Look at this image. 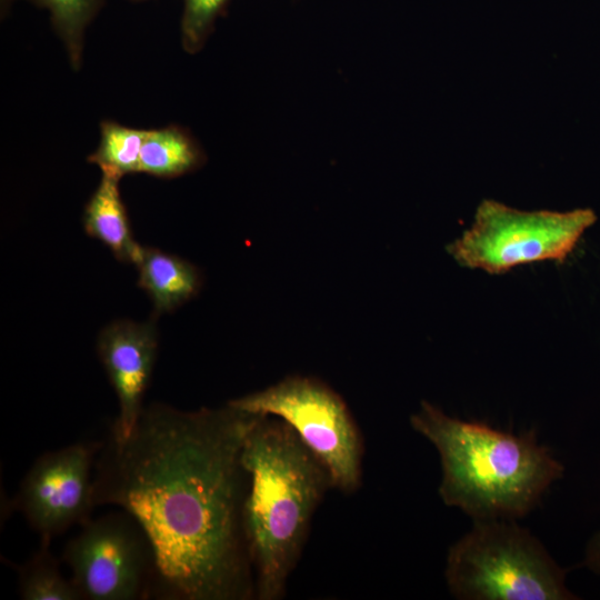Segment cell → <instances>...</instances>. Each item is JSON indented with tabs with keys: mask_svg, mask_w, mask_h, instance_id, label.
I'll list each match as a JSON object with an SVG mask.
<instances>
[{
	"mask_svg": "<svg viewBox=\"0 0 600 600\" xmlns=\"http://www.w3.org/2000/svg\"><path fill=\"white\" fill-rule=\"evenodd\" d=\"M258 416L228 403L183 411L157 402L127 438L100 442L94 503L121 508L143 530L154 556L151 598L256 599L241 451Z\"/></svg>",
	"mask_w": 600,
	"mask_h": 600,
	"instance_id": "obj_1",
	"label": "cell"
},
{
	"mask_svg": "<svg viewBox=\"0 0 600 600\" xmlns=\"http://www.w3.org/2000/svg\"><path fill=\"white\" fill-rule=\"evenodd\" d=\"M241 462L249 478L243 526L256 599L280 600L306 544L311 519L329 489L327 469L281 419L259 414Z\"/></svg>",
	"mask_w": 600,
	"mask_h": 600,
	"instance_id": "obj_2",
	"label": "cell"
},
{
	"mask_svg": "<svg viewBox=\"0 0 600 600\" xmlns=\"http://www.w3.org/2000/svg\"><path fill=\"white\" fill-rule=\"evenodd\" d=\"M411 428L437 449L439 496L477 520H516L528 514L564 473L533 429L516 434L488 423L450 417L423 400Z\"/></svg>",
	"mask_w": 600,
	"mask_h": 600,
	"instance_id": "obj_3",
	"label": "cell"
},
{
	"mask_svg": "<svg viewBox=\"0 0 600 600\" xmlns=\"http://www.w3.org/2000/svg\"><path fill=\"white\" fill-rule=\"evenodd\" d=\"M567 570L516 520H477L448 551L444 577L461 600H576Z\"/></svg>",
	"mask_w": 600,
	"mask_h": 600,
	"instance_id": "obj_4",
	"label": "cell"
},
{
	"mask_svg": "<svg viewBox=\"0 0 600 600\" xmlns=\"http://www.w3.org/2000/svg\"><path fill=\"white\" fill-rule=\"evenodd\" d=\"M596 221L590 208L522 211L488 199L447 250L461 267L489 274L540 261L562 263Z\"/></svg>",
	"mask_w": 600,
	"mask_h": 600,
	"instance_id": "obj_5",
	"label": "cell"
},
{
	"mask_svg": "<svg viewBox=\"0 0 600 600\" xmlns=\"http://www.w3.org/2000/svg\"><path fill=\"white\" fill-rule=\"evenodd\" d=\"M227 403L288 423L327 469L332 489L350 494L361 486L364 453L361 433L344 400L323 381L288 376Z\"/></svg>",
	"mask_w": 600,
	"mask_h": 600,
	"instance_id": "obj_6",
	"label": "cell"
},
{
	"mask_svg": "<svg viewBox=\"0 0 600 600\" xmlns=\"http://www.w3.org/2000/svg\"><path fill=\"white\" fill-rule=\"evenodd\" d=\"M83 599H150L154 579L151 544L128 512L90 519L62 552Z\"/></svg>",
	"mask_w": 600,
	"mask_h": 600,
	"instance_id": "obj_7",
	"label": "cell"
},
{
	"mask_svg": "<svg viewBox=\"0 0 600 600\" xmlns=\"http://www.w3.org/2000/svg\"><path fill=\"white\" fill-rule=\"evenodd\" d=\"M100 442L73 443L33 462L14 500L41 539L51 540L73 524L83 526L96 508L93 469Z\"/></svg>",
	"mask_w": 600,
	"mask_h": 600,
	"instance_id": "obj_8",
	"label": "cell"
},
{
	"mask_svg": "<svg viewBox=\"0 0 600 600\" xmlns=\"http://www.w3.org/2000/svg\"><path fill=\"white\" fill-rule=\"evenodd\" d=\"M157 349L158 334L153 318L146 322L114 320L98 336V357L119 404L118 417L109 432L116 439L127 438L143 411V397L154 367Z\"/></svg>",
	"mask_w": 600,
	"mask_h": 600,
	"instance_id": "obj_9",
	"label": "cell"
},
{
	"mask_svg": "<svg viewBox=\"0 0 600 600\" xmlns=\"http://www.w3.org/2000/svg\"><path fill=\"white\" fill-rule=\"evenodd\" d=\"M134 266L138 286L150 298L156 316L176 310L197 296L202 286L194 264L157 248L141 247Z\"/></svg>",
	"mask_w": 600,
	"mask_h": 600,
	"instance_id": "obj_10",
	"label": "cell"
},
{
	"mask_svg": "<svg viewBox=\"0 0 600 600\" xmlns=\"http://www.w3.org/2000/svg\"><path fill=\"white\" fill-rule=\"evenodd\" d=\"M119 178L103 174L83 210L86 233L101 241L114 258L134 264L141 247L133 238L119 190Z\"/></svg>",
	"mask_w": 600,
	"mask_h": 600,
	"instance_id": "obj_11",
	"label": "cell"
},
{
	"mask_svg": "<svg viewBox=\"0 0 600 600\" xmlns=\"http://www.w3.org/2000/svg\"><path fill=\"white\" fill-rule=\"evenodd\" d=\"M206 154L191 134L176 126L147 130L139 172L157 178H177L198 170Z\"/></svg>",
	"mask_w": 600,
	"mask_h": 600,
	"instance_id": "obj_12",
	"label": "cell"
},
{
	"mask_svg": "<svg viewBox=\"0 0 600 600\" xmlns=\"http://www.w3.org/2000/svg\"><path fill=\"white\" fill-rule=\"evenodd\" d=\"M50 541L41 539L33 556L18 569L19 594L23 600H81L71 579L64 578Z\"/></svg>",
	"mask_w": 600,
	"mask_h": 600,
	"instance_id": "obj_13",
	"label": "cell"
},
{
	"mask_svg": "<svg viewBox=\"0 0 600 600\" xmlns=\"http://www.w3.org/2000/svg\"><path fill=\"white\" fill-rule=\"evenodd\" d=\"M147 130L122 126L113 121L100 123V142L88 161L103 174L121 179L139 172L140 153Z\"/></svg>",
	"mask_w": 600,
	"mask_h": 600,
	"instance_id": "obj_14",
	"label": "cell"
},
{
	"mask_svg": "<svg viewBox=\"0 0 600 600\" xmlns=\"http://www.w3.org/2000/svg\"><path fill=\"white\" fill-rule=\"evenodd\" d=\"M49 12L51 23L64 44L71 66L80 67L84 32L103 0H29Z\"/></svg>",
	"mask_w": 600,
	"mask_h": 600,
	"instance_id": "obj_15",
	"label": "cell"
},
{
	"mask_svg": "<svg viewBox=\"0 0 600 600\" xmlns=\"http://www.w3.org/2000/svg\"><path fill=\"white\" fill-rule=\"evenodd\" d=\"M232 0H183L181 44L184 51L196 53L202 49L217 20Z\"/></svg>",
	"mask_w": 600,
	"mask_h": 600,
	"instance_id": "obj_16",
	"label": "cell"
},
{
	"mask_svg": "<svg viewBox=\"0 0 600 600\" xmlns=\"http://www.w3.org/2000/svg\"><path fill=\"white\" fill-rule=\"evenodd\" d=\"M583 566L600 576V531L587 544Z\"/></svg>",
	"mask_w": 600,
	"mask_h": 600,
	"instance_id": "obj_17",
	"label": "cell"
},
{
	"mask_svg": "<svg viewBox=\"0 0 600 600\" xmlns=\"http://www.w3.org/2000/svg\"><path fill=\"white\" fill-rule=\"evenodd\" d=\"M14 0H0V6H1V13L4 14L8 12L11 3L13 2Z\"/></svg>",
	"mask_w": 600,
	"mask_h": 600,
	"instance_id": "obj_18",
	"label": "cell"
},
{
	"mask_svg": "<svg viewBox=\"0 0 600 600\" xmlns=\"http://www.w3.org/2000/svg\"><path fill=\"white\" fill-rule=\"evenodd\" d=\"M138 1V0H137Z\"/></svg>",
	"mask_w": 600,
	"mask_h": 600,
	"instance_id": "obj_19",
	"label": "cell"
}]
</instances>
